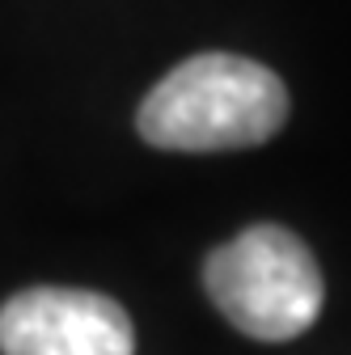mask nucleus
<instances>
[{
  "label": "nucleus",
  "mask_w": 351,
  "mask_h": 355,
  "mask_svg": "<svg viewBox=\"0 0 351 355\" xmlns=\"http://www.w3.org/2000/svg\"><path fill=\"white\" fill-rule=\"evenodd\" d=\"M212 304L250 338L288 343L305 334L326 300L314 250L284 225H254L203 262Z\"/></svg>",
  "instance_id": "f03ea898"
},
{
  "label": "nucleus",
  "mask_w": 351,
  "mask_h": 355,
  "mask_svg": "<svg viewBox=\"0 0 351 355\" xmlns=\"http://www.w3.org/2000/svg\"><path fill=\"white\" fill-rule=\"evenodd\" d=\"M127 309L85 288H26L0 309V355H131Z\"/></svg>",
  "instance_id": "7ed1b4c3"
},
{
  "label": "nucleus",
  "mask_w": 351,
  "mask_h": 355,
  "mask_svg": "<svg viewBox=\"0 0 351 355\" xmlns=\"http://www.w3.org/2000/svg\"><path fill=\"white\" fill-rule=\"evenodd\" d=\"M288 119L284 80L246 55L207 51L161 76L140 102L136 127L153 148L225 153L271 140Z\"/></svg>",
  "instance_id": "f257e3e1"
}]
</instances>
